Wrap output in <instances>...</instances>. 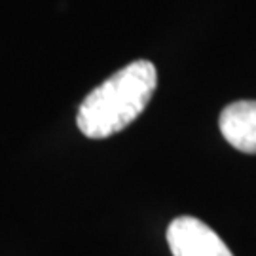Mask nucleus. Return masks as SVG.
<instances>
[{
	"label": "nucleus",
	"mask_w": 256,
	"mask_h": 256,
	"mask_svg": "<svg viewBox=\"0 0 256 256\" xmlns=\"http://www.w3.org/2000/svg\"><path fill=\"white\" fill-rule=\"evenodd\" d=\"M220 133L234 148L256 154V101H238L222 110Z\"/></svg>",
	"instance_id": "nucleus-3"
},
{
	"label": "nucleus",
	"mask_w": 256,
	"mask_h": 256,
	"mask_svg": "<svg viewBox=\"0 0 256 256\" xmlns=\"http://www.w3.org/2000/svg\"><path fill=\"white\" fill-rule=\"evenodd\" d=\"M158 86L150 61H133L86 95L76 124L90 138H106L128 128L142 114Z\"/></svg>",
	"instance_id": "nucleus-1"
},
{
	"label": "nucleus",
	"mask_w": 256,
	"mask_h": 256,
	"mask_svg": "<svg viewBox=\"0 0 256 256\" xmlns=\"http://www.w3.org/2000/svg\"><path fill=\"white\" fill-rule=\"evenodd\" d=\"M167 243L173 256H234L218 234L196 216H176L167 228Z\"/></svg>",
	"instance_id": "nucleus-2"
}]
</instances>
